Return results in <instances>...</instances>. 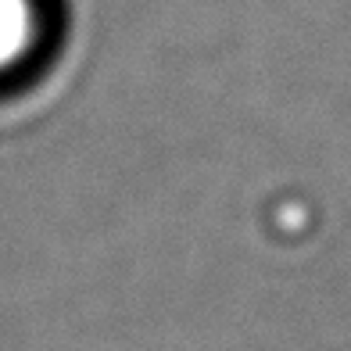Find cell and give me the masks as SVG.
<instances>
[{
	"mask_svg": "<svg viewBox=\"0 0 351 351\" xmlns=\"http://www.w3.org/2000/svg\"><path fill=\"white\" fill-rule=\"evenodd\" d=\"M65 36L61 0H0V101H14L51 72Z\"/></svg>",
	"mask_w": 351,
	"mask_h": 351,
	"instance_id": "6da1fadb",
	"label": "cell"
}]
</instances>
